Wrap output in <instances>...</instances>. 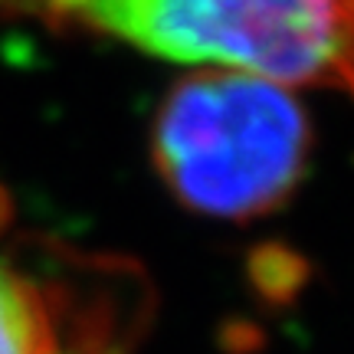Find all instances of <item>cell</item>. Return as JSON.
Here are the masks:
<instances>
[{
	"mask_svg": "<svg viewBox=\"0 0 354 354\" xmlns=\"http://www.w3.org/2000/svg\"><path fill=\"white\" fill-rule=\"evenodd\" d=\"M154 59L354 99V0H0Z\"/></svg>",
	"mask_w": 354,
	"mask_h": 354,
	"instance_id": "obj_1",
	"label": "cell"
},
{
	"mask_svg": "<svg viewBox=\"0 0 354 354\" xmlns=\"http://www.w3.org/2000/svg\"><path fill=\"white\" fill-rule=\"evenodd\" d=\"M158 177L187 210L253 220L302 184L312 122L286 86L207 69L167 88L151 128Z\"/></svg>",
	"mask_w": 354,
	"mask_h": 354,
	"instance_id": "obj_2",
	"label": "cell"
},
{
	"mask_svg": "<svg viewBox=\"0 0 354 354\" xmlns=\"http://www.w3.org/2000/svg\"><path fill=\"white\" fill-rule=\"evenodd\" d=\"M118 342L112 305L76 302L0 259V354H115Z\"/></svg>",
	"mask_w": 354,
	"mask_h": 354,
	"instance_id": "obj_3",
	"label": "cell"
}]
</instances>
